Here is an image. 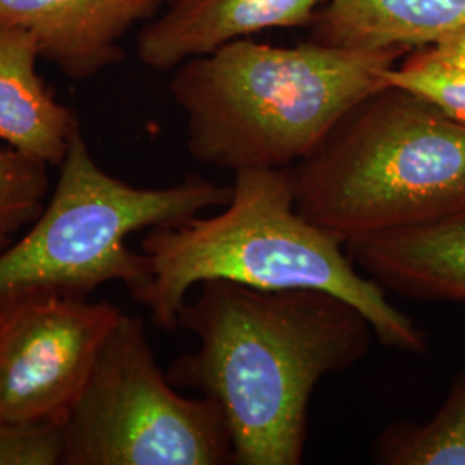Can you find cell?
<instances>
[{
  "mask_svg": "<svg viewBox=\"0 0 465 465\" xmlns=\"http://www.w3.org/2000/svg\"><path fill=\"white\" fill-rule=\"evenodd\" d=\"M178 326L199 349L174 359L167 380L216 401L234 465L302 464L317 384L357 366L376 338L355 305L326 290L228 280L200 282Z\"/></svg>",
  "mask_w": 465,
  "mask_h": 465,
  "instance_id": "1",
  "label": "cell"
},
{
  "mask_svg": "<svg viewBox=\"0 0 465 465\" xmlns=\"http://www.w3.org/2000/svg\"><path fill=\"white\" fill-rule=\"evenodd\" d=\"M232 200L214 216L150 228V280L132 293L152 322L176 331L193 286L228 280L253 288H317L355 305L386 349L426 353L428 334L351 261L336 234L300 214L288 169L234 173Z\"/></svg>",
  "mask_w": 465,
  "mask_h": 465,
  "instance_id": "2",
  "label": "cell"
},
{
  "mask_svg": "<svg viewBox=\"0 0 465 465\" xmlns=\"http://www.w3.org/2000/svg\"><path fill=\"white\" fill-rule=\"evenodd\" d=\"M407 54L238 38L180 64L169 90L186 114V143L199 163L232 173L288 169L388 86V71Z\"/></svg>",
  "mask_w": 465,
  "mask_h": 465,
  "instance_id": "3",
  "label": "cell"
},
{
  "mask_svg": "<svg viewBox=\"0 0 465 465\" xmlns=\"http://www.w3.org/2000/svg\"><path fill=\"white\" fill-rule=\"evenodd\" d=\"M288 171L300 214L345 243L409 228L465 207V123L388 84Z\"/></svg>",
  "mask_w": 465,
  "mask_h": 465,
  "instance_id": "4",
  "label": "cell"
},
{
  "mask_svg": "<svg viewBox=\"0 0 465 465\" xmlns=\"http://www.w3.org/2000/svg\"><path fill=\"white\" fill-rule=\"evenodd\" d=\"M44 214L0 253V293L52 286L88 297L100 284L124 282L130 295L150 280L149 257L126 245L134 232L171 226L223 209L232 186L190 174L167 188H140L105 173L84 134H74Z\"/></svg>",
  "mask_w": 465,
  "mask_h": 465,
  "instance_id": "5",
  "label": "cell"
},
{
  "mask_svg": "<svg viewBox=\"0 0 465 465\" xmlns=\"http://www.w3.org/2000/svg\"><path fill=\"white\" fill-rule=\"evenodd\" d=\"M61 465H234L216 401L188 399L157 364L140 317L121 314L63 422Z\"/></svg>",
  "mask_w": 465,
  "mask_h": 465,
  "instance_id": "6",
  "label": "cell"
},
{
  "mask_svg": "<svg viewBox=\"0 0 465 465\" xmlns=\"http://www.w3.org/2000/svg\"><path fill=\"white\" fill-rule=\"evenodd\" d=\"M123 311L52 286L0 293V420H66Z\"/></svg>",
  "mask_w": 465,
  "mask_h": 465,
  "instance_id": "7",
  "label": "cell"
},
{
  "mask_svg": "<svg viewBox=\"0 0 465 465\" xmlns=\"http://www.w3.org/2000/svg\"><path fill=\"white\" fill-rule=\"evenodd\" d=\"M169 0H0V26L34 35L40 57L71 80L124 59L121 40Z\"/></svg>",
  "mask_w": 465,
  "mask_h": 465,
  "instance_id": "8",
  "label": "cell"
},
{
  "mask_svg": "<svg viewBox=\"0 0 465 465\" xmlns=\"http://www.w3.org/2000/svg\"><path fill=\"white\" fill-rule=\"evenodd\" d=\"M330 0H169L136 38L140 61L171 71L238 38L274 28L311 26Z\"/></svg>",
  "mask_w": 465,
  "mask_h": 465,
  "instance_id": "9",
  "label": "cell"
},
{
  "mask_svg": "<svg viewBox=\"0 0 465 465\" xmlns=\"http://www.w3.org/2000/svg\"><path fill=\"white\" fill-rule=\"evenodd\" d=\"M345 249L388 293L465 303V207L409 228L353 238Z\"/></svg>",
  "mask_w": 465,
  "mask_h": 465,
  "instance_id": "10",
  "label": "cell"
},
{
  "mask_svg": "<svg viewBox=\"0 0 465 465\" xmlns=\"http://www.w3.org/2000/svg\"><path fill=\"white\" fill-rule=\"evenodd\" d=\"M40 49L30 32L0 26V140L61 167L80 123L36 73Z\"/></svg>",
  "mask_w": 465,
  "mask_h": 465,
  "instance_id": "11",
  "label": "cell"
},
{
  "mask_svg": "<svg viewBox=\"0 0 465 465\" xmlns=\"http://www.w3.org/2000/svg\"><path fill=\"white\" fill-rule=\"evenodd\" d=\"M311 26L319 44L412 52L465 30V0H330Z\"/></svg>",
  "mask_w": 465,
  "mask_h": 465,
  "instance_id": "12",
  "label": "cell"
},
{
  "mask_svg": "<svg viewBox=\"0 0 465 465\" xmlns=\"http://www.w3.org/2000/svg\"><path fill=\"white\" fill-rule=\"evenodd\" d=\"M371 459L382 465H465V371L428 422L399 420L384 428Z\"/></svg>",
  "mask_w": 465,
  "mask_h": 465,
  "instance_id": "13",
  "label": "cell"
},
{
  "mask_svg": "<svg viewBox=\"0 0 465 465\" xmlns=\"http://www.w3.org/2000/svg\"><path fill=\"white\" fill-rule=\"evenodd\" d=\"M49 190L47 163L13 147L0 149V253L44 214Z\"/></svg>",
  "mask_w": 465,
  "mask_h": 465,
  "instance_id": "14",
  "label": "cell"
},
{
  "mask_svg": "<svg viewBox=\"0 0 465 465\" xmlns=\"http://www.w3.org/2000/svg\"><path fill=\"white\" fill-rule=\"evenodd\" d=\"M386 82L416 94L453 119L465 123L464 71L443 66L416 49L388 71Z\"/></svg>",
  "mask_w": 465,
  "mask_h": 465,
  "instance_id": "15",
  "label": "cell"
},
{
  "mask_svg": "<svg viewBox=\"0 0 465 465\" xmlns=\"http://www.w3.org/2000/svg\"><path fill=\"white\" fill-rule=\"evenodd\" d=\"M63 424L0 420V465H61Z\"/></svg>",
  "mask_w": 465,
  "mask_h": 465,
  "instance_id": "16",
  "label": "cell"
},
{
  "mask_svg": "<svg viewBox=\"0 0 465 465\" xmlns=\"http://www.w3.org/2000/svg\"><path fill=\"white\" fill-rule=\"evenodd\" d=\"M426 57L465 73V30L449 35L430 47L419 49Z\"/></svg>",
  "mask_w": 465,
  "mask_h": 465,
  "instance_id": "17",
  "label": "cell"
}]
</instances>
